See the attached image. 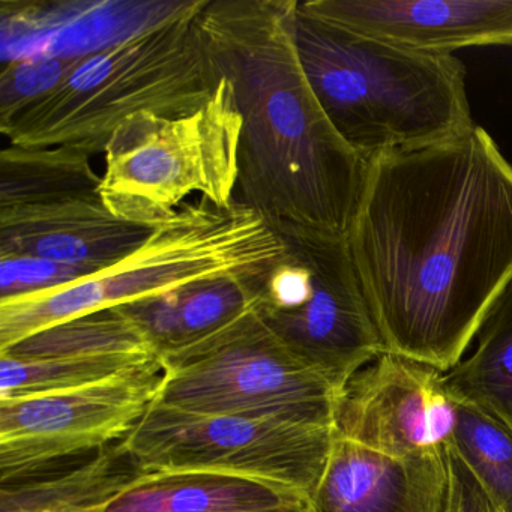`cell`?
Listing matches in <instances>:
<instances>
[{
  "label": "cell",
  "mask_w": 512,
  "mask_h": 512,
  "mask_svg": "<svg viewBox=\"0 0 512 512\" xmlns=\"http://www.w3.org/2000/svg\"><path fill=\"white\" fill-rule=\"evenodd\" d=\"M347 241L385 352L446 373L512 280V163L478 125L386 152Z\"/></svg>",
  "instance_id": "obj_1"
},
{
  "label": "cell",
  "mask_w": 512,
  "mask_h": 512,
  "mask_svg": "<svg viewBox=\"0 0 512 512\" xmlns=\"http://www.w3.org/2000/svg\"><path fill=\"white\" fill-rule=\"evenodd\" d=\"M296 0H206L200 28L241 113L236 200L281 238H347L368 164L341 139L299 61Z\"/></svg>",
  "instance_id": "obj_2"
},
{
  "label": "cell",
  "mask_w": 512,
  "mask_h": 512,
  "mask_svg": "<svg viewBox=\"0 0 512 512\" xmlns=\"http://www.w3.org/2000/svg\"><path fill=\"white\" fill-rule=\"evenodd\" d=\"M206 0L172 2L115 43L79 56L70 76L0 127L20 148L104 154L115 131L140 113L163 118L205 106L223 76L200 28Z\"/></svg>",
  "instance_id": "obj_3"
},
{
  "label": "cell",
  "mask_w": 512,
  "mask_h": 512,
  "mask_svg": "<svg viewBox=\"0 0 512 512\" xmlns=\"http://www.w3.org/2000/svg\"><path fill=\"white\" fill-rule=\"evenodd\" d=\"M299 61L341 139L370 163L386 152L445 142L475 127L466 67L347 31L307 13L293 20Z\"/></svg>",
  "instance_id": "obj_4"
},
{
  "label": "cell",
  "mask_w": 512,
  "mask_h": 512,
  "mask_svg": "<svg viewBox=\"0 0 512 512\" xmlns=\"http://www.w3.org/2000/svg\"><path fill=\"white\" fill-rule=\"evenodd\" d=\"M284 251V239L238 200L226 208L205 199L185 203L119 262L50 292L0 301V349L83 314L263 271Z\"/></svg>",
  "instance_id": "obj_5"
},
{
  "label": "cell",
  "mask_w": 512,
  "mask_h": 512,
  "mask_svg": "<svg viewBox=\"0 0 512 512\" xmlns=\"http://www.w3.org/2000/svg\"><path fill=\"white\" fill-rule=\"evenodd\" d=\"M242 119L232 83L190 115L140 113L122 124L104 151L101 199L112 214L155 227L191 194L226 208L236 200Z\"/></svg>",
  "instance_id": "obj_6"
},
{
  "label": "cell",
  "mask_w": 512,
  "mask_h": 512,
  "mask_svg": "<svg viewBox=\"0 0 512 512\" xmlns=\"http://www.w3.org/2000/svg\"><path fill=\"white\" fill-rule=\"evenodd\" d=\"M158 359L163 382L154 403L160 406L334 428L337 391L295 358L253 308Z\"/></svg>",
  "instance_id": "obj_7"
},
{
  "label": "cell",
  "mask_w": 512,
  "mask_h": 512,
  "mask_svg": "<svg viewBox=\"0 0 512 512\" xmlns=\"http://www.w3.org/2000/svg\"><path fill=\"white\" fill-rule=\"evenodd\" d=\"M283 239L286 251L263 275L253 310L295 358L340 394L385 352L349 241L325 233Z\"/></svg>",
  "instance_id": "obj_8"
},
{
  "label": "cell",
  "mask_w": 512,
  "mask_h": 512,
  "mask_svg": "<svg viewBox=\"0 0 512 512\" xmlns=\"http://www.w3.org/2000/svg\"><path fill=\"white\" fill-rule=\"evenodd\" d=\"M332 440L334 428L202 415L152 403L122 443L142 475L223 473L271 482L310 499L328 463Z\"/></svg>",
  "instance_id": "obj_9"
},
{
  "label": "cell",
  "mask_w": 512,
  "mask_h": 512,
  "mask_svg": "<svg viewBox=\"0 0 512 512\" xmlns=\"http://www.w3.org/2000/svg\"><path fill=\"white\" fill-rule=\"evenodd\" d=\"M163 382L160 359L82 388L0 400V482L121 442Z\"/></svg>",
  "instance_id": "obj_10"
},
{
  "label": "cell",
  "mask_w": 512,
  "mask_h": 512,
  "mask_svg": "<svg viewBox=\"0 0 512 512\" xmlns=\"http://www.w3.org/2000/svg\"><path fill=\"white\" fill-rule=\"evenodd\" d=\"M442 376L430 365L383 352L337 395L335 433L395 458L445 451L458 403L446 392Z\"/></svg>",
  "instance_id": "obj_11"
},
{
  "label": "cell",
  "mask_w": 512,
  "mask_h": 512,
  "mask_svg": "<svg viewBox=\"0 0 512 512\" xmlns=\"http://www.w3.org/2000/svg\"><path fill=\"white\" fill-rule=\"evenodd\" d=\"M158 359L118 307L83 314L0 349V400L82 388Z\"/></svg>",
  "instance_id": "obj_12"
},
{
  "label": "cell",
  "mask_w": 512,
  "mask_h": 512,
  "mask_svg": "<svg viewBox=\"0 0 512 512\" xmlns=\"http://www.w3.org/2000/svg\"><path fill=\"white\" fill-rule=\"evenodd\" d=\"M301 7L355 34L431 55L512 46V0H308Z\"/></svg>",
  "instance_id": "obj_13"
},
{
  "label": "cell",
  "mask_w": 512,
  "mask_h": 512,
  "mask_svg": "<svg viewBox=\"0 0 512 512\" xmlns=\"http://www.w3.org/2000/svg\"><path fill=\"white\" fill-rule=\"evenodd\" d=\"M448 487L446 449L395 458L334 431L331 454L307 512H445Z\"/></svg>",
  "instance_id": "obj_14"
},
{
  "label": "cell",
  "mask_w": 512,
  "mask_h": 512,
  "mask_svg": "<svg viewBox=\"0 0 512 512\" xmlns=\"http://www.w3.org/2000/svg\"><path fill=\"white\" fill-rule=\"evenodd\" d=\"M152 227L110 212L101 194L0 211V256H32L101 271L140 247Z\"/></svg>",
  "instance_id": "obj_15"
},
{
  "label": "cell",
  "mask_w": 512,
  "mask_h": 512,
  "mask_svg": "<svg viewBox=\"0 0 512 512\" xmlns=\"http://www.w3.org/2000/svg\"><path fill=\"white\" fill-rule=\"evenodd\" d=\"M268 269L197 281L118 308L139 326L161 358L209 337L250 311Z\"/></svg>",
  "instance_id": "obj_16"
},
{
  "label": "cell",
  "mask_w": 512,
  "mask_h": 512,
  "mask_svg": "<svg viewBox=\"0 0 512 512\" xmlns=\"http://www.w3.org/2000/svg\"><path fill=\"white\" fill-rule=\"evenodd\" d=\"M308 499L290 488L212 472L146 473L107 512H307Z\"/></svg>",
  "instance_id": "obj_17"
},
{
  "label": "cell",
  "mask_w": 512,
  "mask_h": 512,
  "mask_svg": "<svg viewBox=\"0 0 512 512\" xmlns=\"http://www.w3.org/2000/svg\"><path fill=\"white\" fill-rule=\"evenodd\" d=\"M140 475L121 440L0 482V512H107Z\"/></svg>",
  "instance_id": "obj_18"
},
{
  "label": "cell",
  "mask_w": 512,
  "mask_h": 512,
  "mask_svg": "<svg viewBox=\"0 0 512 512\" xmlns=\"http://www.w3.org/2000/svg\"><path fill=\"white\" fill-rule=\"evenodd\" d=\"M475 338V352L443 373V386L455 401L476 404L512 428V280L491 302Z\"/></svg>",
  "instance_id": "obj_19"
},
{
  "label": "cell",
  "mask_w": 512,
  "mask_h": 512,
  "mask_svg": "<svg viewBox=\"0 0 512 512\" xmlns=\"http://www.w3.org/2000/svg\"><path fill=\"white\" fill-rule=\"evenodd\" d=\"M101 181L85 152L8 145L0 152V211L97 194Z\"/></svg>",
  "instance_id": "obj_20"
},
{
  "label": "cell",
  "mask_w": 512,
  "mask_h": 512,
  "mask_svg": "<svg viewBox=\"0 0 512 512\" xmlns=\"http://www.w3.org/2000/svg\"><path fill=\"white\" fill-rule=\"evenodd\" d=\"M451 443L497 512H512V428L476 404L457 401Z\"/></svg>",
  "instance_id": "obj_21"
},
{
  "label": "cell",
  "mask_w": 512,
  "mask_h": 512,
  "mask_svg": "<svg viewBox=\"0 0 512 512\" xmlns=\"http://www.w3.org/2000/svg\"><path fill=\"white\" fill-rule=\"evenodd\" d=\"M77 62L79 56L38 53L5 64L0 74V127L52 94Z\"/></svg>",
  "instance_id": "obj_22"
},
{
  "label": "cell",
  "mask_w": 512,
  "mask_h": 512,
  "mask_svg": "<svg viewBox=\"0 0 512 512\" xmlns=\"http://www.w3.org/2000/svg\"><path fill=\"white\" fill-rule=\"evenodd\" d=\"M85 266L32 256H0V301L40 295L95 274Z\"/></svg>",
  "instance_id": "obj_23"
},
{
  "label": "cell",
  "mask_w": 512,
  "mask_h": 512,
  "mask_svg": "<svg viewBox=\"0 0 512 512\" xmlns=\"http://www.w3.org/2000/svg\"><path fill=\"white\" fill-rule=\"evenodd\" d=\"M449 487L445 512H497L472 470L451 445L446 448Z\"/></svg>",
  "instance_id": "obj_24"
}]
</instances>
